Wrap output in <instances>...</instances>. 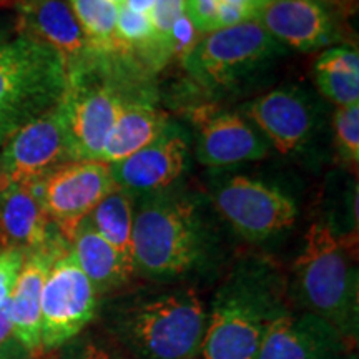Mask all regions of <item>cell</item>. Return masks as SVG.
Returning <instances> with one entry per match:
<instances>
[{"label": "cell", "instance_id": "cell-1", "mask_svg": "<svg viewBox=\"0 0 359 359\" xmlns=\"http://www.w3.org/2000/svg\"><path fill=\"white\" fill-rule=\"evenodd\" d=\"M208 309L191 288L143 290L107 304L105 330L137 359H195Z\"/></svg>", "mask_w": 359, "mask_h": 359}, {"label": "cell", "instance_id": "cell-2", "mask_svg": "<svg viewBox=\"0 0 359 359\" xmlns=\"http://www.w3.org/2000/svg\"><path fill=\"white\" fill-rule=\"evenodd\" d=\"M286 311L280 273L262 259L238 263L208 309L198 358L257 359L269 326Z\"/></svg>", "mask_w": 359, "mask_h": 359}, {"label": "cell", "instance_id": "cell-3", "mask_svg": "<svg viewBox=\"0 0 359 359\" xmlns=\"http://www.w3.org/2000/svg\"><path fill=\"white\" fill-rule=\"evenodd\" d=\"M212 238L196 205L167 190L142 195L133 206V271L170 283L205 264Z\"/></svg>", "mask_w": 359, "mask_h": 359}, {"label": "cell", "instance_id": "cell-4", "mask_svg": "<svg viewBox=\"0 0 359 359\" xmlns=\"http://www.w3.org/2000/svg\"><path fill=\"white\" fill-rule=\"evenodd\" d=\"M290 296L330 323L349 344L359 330V278L353 243L330 223H313L291 273Z\"/></svg>", "mask_w": 359, "mask_h": 359}, {"label": "cell", "instance_id": "cell-5", "mask_svg": "<svg viewBox=\"0 0 359 359\" xmlns=\"http://www.w3.org/2000/svg\"><path fill=\"white\" fill-rule=\"evenodd\" d=\"M122 58H103L92 70L69 80L60 107L64 111L69 160H98L110 130L128 103L150 98L135 92V77L143 75Z\"/></svg>", "mask_w": 359, "mask_h": 359}, {"label": "cell", "instance_id": "cell-6", "mask_svg": "<svg viewBox=\"0 0 359 359\" xmlns=\"http://www.w3.org/2000/svg\"><path fill=\"white\" fill-rule=\"evenodd\" d=\"M69 80L60 55L19 35L0 43V150L17 132L62 102Z\"/></svg>", "mask_w": 359, "mask_h": 359}, {"label": "cell", "instance_id": "cell-7", "mask_svg": "<svg viewBox=\"0 0 359 359\" xmlns=\"http://www.w3.org/2000/svg\"><path fill=\"white\" fill-rule=\"evenodd\" d=\"M281 48L258 22L248 20L201 35L182 65L201 87H228L281 53Z\"/></svg>", "mask_w": 359, "mask_h": 359}, {"label": "cell", "instance_id": "cell-8", "mask_svg": "<svg viewBox=\"0 0 359 359\" xmlns=\"http://www.w3.org/2000/svg\"><path fill=\"white\" fill-rule=\"evenodd\" d=\"M97 309V291L69 245L52 263L43 283L40 298L42 351H53L74 341L95 318Z\"/></svg>", "mask_w": 359, "mask_h": 359}, {"label": "cell", "instance_id": "cell-9", "mask_svg": "<svg viewBox=\"0 0 359 359\" xmlns=\"http://www.w3.org/2000/svg\"><path fill=\"white\" fill-rule=\"evenodd\" d=\"M212 200L233 230L251 243H262L288 230L298 213L288 195L245 175L218 180Z\"/></svg>", "mask_w": 359, "mask_h": 359}, {"label": "cell", "instance_id": "cell-10", "mask_svg": "<svg viewBox=\"0 0 359 359\" xmlns=\"http://www.w3.org/2000/svg\"><path fill=\"white\" fill-rule=\"evenodd\" d=\"M115 187L110 165L98 160L67 161L39 182L47 217L67 241L75 226Z\"/></svg>", "mask_w": 359, "mask_h": 359}, {"label": "cell", "instance_id": "cell-11", "mask_svg": "<svg viewBox=\"0 0 359 359\" xmlns=\"http://www.w3.org/2000/svg\"><path fill=\"white\" fill-rule=\"evenodd\" d=\"M64 111L60 103L17 132L0 150V191L11 185H32L67 163Z\"/></svg>", "mask_w": 359, "mask_h": 359}, {"label": "cell", "instance_id": "cell-12", "mask_svg": "<svg viewBox=\"0 0 359 359\" xmlns=\"http://www.w3.org/2000/svg\"><path fill=\"white\" fill-rule=\"evenodd\" d=\"M15 12L19 35L57 52L65 65L67 80L92 70L105 58L93 50L67 0H17Z\"/></svg>", "mask_w": 359, "mask_h": 359}, {"label": "cell", "instance_id": "cell-13", "mask_svg": "<svg viewBox=\"0 0 359 359\" xmlns=\"http://www.w3.org/2000/svg\"><path fill=\"white\" fill-rule=\"evenodd\" d=\"M253 20L299 52H316L339 39L333 11L318 0H262Z\"/></svg>", "mask_w": 359, "mask_h": 359}, {"label": "cell", "instance_id": "cell-14", "mask_svg": "<svg viewBox=\"0 0 359 359\" xmlns=\"http://www.w3.org/2000/svg\"><path fill=\"white\" fill-rule=\"evenodd\" d=\"M188 155L190 147L185 135L177 128H167L150 145L111 163V178L132 196L167 190L185 172Z\"/></svg>", "mask_w": 359, "mask_h": 359}, {"label": "cell", "instance_id": "cell-15", "mask_svg": "<svg viewBox=\"0 0 359 359\" xmlns=\"http://www.w3.org/2000/svg\"><path fill=\"white\" fill-rule=\"evenodd\" d=\"M348 346L320 316L290 309L269 326L257 359H343Z\"/></svg>", "mask_w": 359, "mask_h": 359}, {"label": "cell", "instance_id": "cell-16", "mask_svg": "<svg viewBox=\"0 0 359 359\" xmlns=\"http://www.w3.org/2000/svg\"><path fill=\"white\" fill-rule=\"evenodd\" d=\"M246 116L283 155L302 150L316 127L313 103L298 88H276L255 98L246 107Z\"/></svg>", "mask_w": 359, "mask_h": 359}, {"label": "cell", "instance_id": "cell-17", "mask_svg": "<svg viewBox=\"0 0 359 359\" xmlns=\"http://www.w3.org/2000/svg\"><path fill=\"white\" fill-rule=\"evenodd\" d=\"M67 246L69 241L57 235L48 245L27 253L15 288L8 298L13 334L35 359L43 354L40 344V298L43 283L52 263Z\"/></svg>", "mask_w": 359, "mask_h": 359}, {"label": "cell", "instance_id": "cell-18", "mask_svg": "<svg viewBox=\"0 0 359 359\" xmlns=\"http://www.w3.org/2000/svg\"><path fill=\"white\" fill-rule=\"evenodd\" d=\"M60 233L50 223L40 198L39 182L11 185L0 191V246L22 253L42 248Z\"/></svg>", "mask_w": 359, "mask_h": 359}, {"label": "cell", "instance_id": "cell-19", "mask_svg": "<svg viewBox=\"0 0 359 359\" xmlns=\"http://www.w3.org/2000/svg\"><path fill=\"white\" fill-rule=\"evenodd\" d=\"M268 145L246 118L235 114L201 116L196 158L212 168L264 158Z\"/></svg>", "mask_w": 359, "mask_h": 359}, {"label": "cell", "instance_id": "cell-20", "mask_svg": "<svg viewBox=\"0 0 359 359\" xmlns=\"http://www.w3.org/2000/svg\"><path fill=\"white\" fill-rule=\"evenodd\" d=\"M69 245L98 296L120 290L135 275L114 246L98 235L87 217L75 226Z\"/></svg>", "mask_w": 359, "mask_h": 359}, {"label": "cell", "instance_id": "cell-21", "mask_svg": "<svg viewBox=\"0 0 359 359\" xmlns=\"http://www.w3.org/2000/svg\"><path fill=\"white\" fill-rule=\"evenodd\" d=\"M168 128V116L151 102L142 98L128 103L110 130L98 161L111 165L128 158L135 151L150 145Z\"/></svg>", "mask_w": 359, "mask_h": 359}, {"label": "cell", "instance_id": "cell-22", "mask_svg": "<svg viewBox=\"0 0 359 359\" xmlns=\"http://www.w3.org/2000/svg\"><path fill=\"white\" fill-rule=\"evenodd\" d=\"M87 218L98 235L133 269V196L115 187Z\"/></svg>", "mask_w": 359, "mask_h": 359}, {"label": "cell", "instance_id": "cell-23", "mask_svg": "<svg viewBox=\"0 0 359 359\" xmlns=\"http://www.w3.org/2000/svg\"><path fill=\"white\" fill-rule=\"evenodd\" d=\"M77 19L80 29L100 57H120L116 40V17L118 7L109 0H67Z\"/></svg>", "mask_w": 359, "mask_h": 359}, {"label": "cell", "instance_id": "cell-24", "mask_svg": "<svg viewBox=\"0 0 359 359\" xmlns=\"http://www.w3.org/2000/svg\"><path fill=\"white\" fill-rule=\"evenodd\" d=\"M262 0H185V12L198 34L206 35L253 20Z\"/></svg>", "mask_w": 359, "mask_h": 359}, {"label": "cell", "instance_id": "cell-25", "mask_svg": "<svg viewBox=\"0 0 359 359\" xmlns=\"http://www.w3.org/2000/svg\"><path fill=\"white\" fill-rule=\"evenodd\" d=\"M185 13V0H155L150 12L151 29H154V43H151L148 72L161 70L172 62V32L175 22Z\"/></svg>", "mask_w": 359, "mask_h": 359}, {"label": "cell", "instance_id": "cell-26", "mask_svg": "<svg viewBox=\"0 0 359 359\" xmlns=\"http://www.w3.org/2000/svg\"><path fill=\"white\" fill-rule=\"evenodd\" d=\"M334 143L344 163L358 168L359 161V103L338 107L333 118Z\"/></svg>", "mask_w": 359, "mask_h": 359}, {"label": "cell", "instance_id": "cell-27", "mask_svg": "<svg viewBox=\"0 0 359 359\" xmlns=\"http://www.w3.org/2000/svg\"><path fill=\"white\" fill-rule=\"evenodd\" d=\"M316 85L327 100L338 107L359 103V74H341L331 70H314Z\"/></svg>", "mask_w": 359, "mask_h": 359}, {"label": "cell", "instance_id": "cell-28", "mask_svg": "<svg viewBox=\"0 0 359 359\" xmlns=\"http://www.w3.org/2000/svg\"><path fill=\"white\" fill-rule=\"evenodd\" d=\"M314 70H331L341 74H359V52L356 47L326 48L318 57Z\"/></svg>", "mask_w": 359, "mask_h": 359}, {"label": "cell", "instance_id": "cell-29", "mask_svg": "<svg viewBox=\"0 0 359 359\" xmlns=\"http://www.w3.org/2000/svg\"><path fill=\"white\" fill-rule=\"evenodd\" d=\"M64 359H123V356L105 339L88 336L72 343L64 354Z\"/></svg>", "mask_w": 359, "mask_h": 359}, {"label": "cell", "instance_id": "cell-30", "mask_svg": "<svg viewBox=\"0 0 359 359\" xmlns=\"http://www.w3.org/2000/svg\"><path fill=\"white\" fill-rule=\"evenodd\" d=\"M25 253L19 250H0V306L8 302L24 264Z\"/></svg>", "mask_w": 359, "mask_h": 359}, {"label": "cell", "instance_id": "cell-31", "mask_svg": "<svg viewBox=\"0 0 359 359\" xmlns=\"http://www.w3.org/2000/svg\"><path fill=\"white\" fill-rule=\"evenodd\" d=\"M0 359H35L13 334L8 302L0 306Z\"/></svg>", "mask_w": 359, "mask_h": 359}, {"label": "cell", "instance_id": "cell-32", "mask_svg": "<svg viewBox=\"0 0 359 359\" xmlns=\"http://www.w3.org/2000/svg\"><path fill=\"white\" fill-rule=\"evenodd\" d=\"M155 0H125V7H128L130 11L143 13V15L150 17L151 8H154Z\"/></svg>", "mask_w": 359, "mask_h": 359}, {"label": "cell", "instance_id": "cell-33", "mask_svg": "<svg viewBox=\"0 0 359 359\" xmlns=\"http://www.w3.org/2000/svg\"><path fill=\"white\" fill-rule=\"evenodd\" d=\"M318 2L325 4L330 8H348L353 6L354 0H318Z\"/></svg>", "mask_w": 359, "mask_h": 359}, {"label": "cell", "instance_id": "cell-34", "mask_svg": "<svg viewBox=\"0 0 359 359\" xmlns=\"http://www.w3.org/2000/svg\"><path fill=\"white\" fill-rule=\"evenodd\" d=\"M110 4H114V6H116V7H123L125 6V0H109Z\"/></svg>", "mask_w": 359, "mask_h": 359}, {"label": "cell", "instance_id": "cell-35", "mask_svg": "<svg viewBox=\"0 0 359 359\" xmlns=\"http://www.w3.org/2000/svg\"><path fill=\"white\" fill-rule=\"evenodd\" d=\"M4 42V40H2V37H0V43H2Z\"/></svg>", "mask_w": 359, "mask_h": 359}, {"label": "cell", "instance_id": "cell-36", "mask_svg": "<svg viewBox=\"0 0 359 359\" xmlns=\"http://www.w3.org/2000/svg\"><path fill=\"white\" fill-rule=\"evenodd\" d=\"M0 2H2V0H0Z\"/></svg>", "mask_w": 359, "mask_h": 359}]
</instances>
